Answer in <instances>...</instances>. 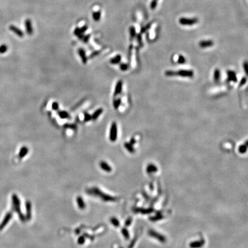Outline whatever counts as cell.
<instances>
[{
	"mask_svg": "<svg viewBox=\"0 0 248 248\" xmlns=\"http://www.w3.org/2000/svg\"><path fill=\"white\" fill-rule=\"evenodd\" d=\"M12 200L13 210L16 212H17L21 221L22 222L24 221L25 217L24 216V215L22 214L21 211L20 201L19 198H18V196L16 195V194H13L12 195Z\"/></svg>",
	"mask_w": 248,
	"mask_h": 248,
	"instance_id": "obj_1",
	"label": "cell"
},
{
	"mask_svg": "<svg viewBox=\"0 0 248 248\" xmlns=\"http://www.w3.org/2000/svg\"><path fill=\"white\" fill-rule=\"evenodd\" d=\"M117 134H118V129H117V125L116 122H114L112 123L110 130V134H109V139L111 141L114 142L116 141L117 139Z\"/></svg>",
	"mask_w": 248,
	"mask_h": 248,
	"instance_id": "obj_2",
	"label": "cell"
},
{
	"mask_svg": "<svg viewBox=\"0 0 248 248\" xmlns=\"http://www.w3.org/2000/svg\"><path fill=\"white\" fill-rule=\"evenodd\" d=\"M90 193H92V194H94L95 195L99 196L101 197L102 199H103V200H104L105 201H113L115 200V199L113 198L111 196H109L108 195H106V194H103V193L100 192L99 189H98L97 188H95L94 189H92L90 190Z\"/></svg>",
	"mask_w": 248,
	"mask_h": 248,
	"instance_id": "obj_3",
	"label": "cell"
},
{
	"mask_svg": "<svg viewBox=\"0 0 248 248\" xmlns=\"http://www.w3.org/2000/svg\"><path fill=\"white\" fill-rule=\"evenodd\" d=\"M194 75V72L191 70H180L175 71V76H180L186 78H192Z\"/></svg>",
	"mask_w": 248,
	"mask_h": 248,
	"instance_id": "obj_4",
	"label": "cell"
},
{
	"mask_svg": "<svg viewBox=\"0 0 248 248\" xmlns=\"http://www.w3.org/2000/svg\"><path fill=\"white\" fill-rule=\"evenodd\" d=\"M198 22V19L197 18H188L185 17H182L179 19V23L182 25H193L196 24Z\"/></svg>",
	"mask_w": 248,
	"mask_h": 248,
	"instance_id": "obj_5",
	"label": "cell"
},
{
	"mask_svg": "<svg viewBox=\"0 0 248 248\" xmlns=\"http://www.w3.org/2000/svg\"><path fill=\"white\" fill-rule=\"evenodd\" d=\"M12 218V213L10 212H8L5 215L4 218L2 220L1 223L0 224V231L3 230V229L7 225V224L9 223V221H10Z\"/></svg>",
	"mask_w": 248,
	"mask_h": 248,
	"instance_id": "obj_6",
	"label": "cell"
},
{
	"mask_svg": "<svg viewBox=\"0 0 248 248\" xmlns=\"http://www.w3.org/2000/svg\"><path fill=\"white\" fill-rule=\"evenodd\" d=\"M228 74V79L229 82H237L238 81L237 75L235 72L232 71V70H228L227 72Z\"/></svg>",
	"mask_w": 248,
	"mask_h": 248,
	"instance_id": "obj_7",
	"label": "cell"
},
{
	"mask_svg": "<svg viewBox=\"0 0 248 248\" xmlns=\"http://www.w3.org/2000/svg\"><path fill=\"white\" fill-rule=\"evenodd\" d=\"M9 28L11 31H12L13 33H15L16 35H17L18 37H22L23 36H24V33L22 32L21 30L18 28H17V27L15 26V25H11L9 27Z\"/></svg>",
	"mask_w": 248,
	"mask_h": 248,
	"instance_id": "obj_8",
	"label": "cell"
},
{
	"mask_svg": "<svg viewBox=\"0 0 248 248\" xmlns=\"http://www.w3.org/2000/svg\"><path fill=\"white\" fill-rule=\"evenodd\" d=\"M214 41L211 40H202L200 41L199 43V45L200 48H208L214 45Z\"/></svg>",
	"mask_w": 248,
	"mask_h": 248,
	"instance_id": "obj_9",
	"label": "cell"
},
{
	"mask_svg": "<svg viewBox=\"0 0 248 248\" xmlns=\"http://www.w3.org/2000/svg\"><path fill=\"white\" fill-rule=\"evenodd\" d=\"M25 29H26V31L27 32V33L29 35H32L33 32V29L32 22L31 20L27 19L25 20Z\"/></svg>",
	"mask_w": 248,
	"mask_h": 248,
	"instance_id": "obj_10",
	"label": "cell"
},
{
	"mask_svg": "<svg viewBox=\"0 0 248 248\" xmlns=\"http://www.w3.org/2000/svg\"><path fill=\"white\" fill-rule=\"evenodd\" d=\"M122 85H123V82L122 81H118L117 82V83L115 87V90H114V96L118 95L121 93L122 90Z\"/></svg>",
	"mask_w": 248,
	"mask_h": 248,
	"instance_id": "obj_11",
	"label": "cell"
},
{
	"mask_svg": "<svg viewBox=\"0 0 248 248\" xmlns=\"http://www.w3.org/2000/svg\"><path fill=\"white\" fill-rule=\"evenodd\" d=\"M78 52L79 56H80V57L81 58L82 63H84V64H86V63H87V57H86V52H85V50H84L83 49H82V48H79L78 51Z\"/></svg>",
	"mask_w": 248,
	"mask_h": 248,
	"instance_id": "obj_12",
	"label": "cell"
},
{
	"mask_svg": "<svg viewBox=\"0 0 248 248\" xmlns=\"http://www.w3.org/2000/svg\"><path fill=\"white\" fill-rule=\"evenodd\" d=\"M99 166L105 172H110L112 170V168L106 162H105V161H101V162L99 163Z\"/></svg>",
	"mask_w": 248,
	"mask_h": 248,
	"instance_id": "obj_13",
	"label": "cell"
},
{
	"mask_svg": "<svg viewBox=\"0 0 248 248\" xmlns=\"http://www.w3.org/2000/svg\"><path fill=\"white\" fill-rule=\"evenodd\" d=\"M76 202L79 209L81 210H83L85 209L86 205L85 203V202H84L83 199L82 198V197H81V196H78V197H77Z\"/></svg>",
	"mask_w": 248,
	"mask_h": 248,
	"instance_id": "obj_14",
	"label": "cell"
},
{
	"mask_svg": "<svg viewBox=\"0 0 248 248\" xmlns=\"http://www.w3.org/2000/svg\"><path fill=\"white\" fill-rule=\"evenodd\" d=\"M31 203L29 201H28L26 203V211H27V218L28 219H30L31 218Z\"/></svg>",
	"mask_w": 248,
	"mask_h": 248,
	"instance_id": "obj_15",
	"label": "cell"
},
{
	"mask_svg": "<svg viewBox=\"0 0 248 248\" xmlns=\"http://www.w3.org/2000/svg\"><path fill=\"white\" fill-rule=\"evenodd\" d=\"M28 153V148L27 146H24L21 148L18 156H19V157L20 159H22L23 157H24L27 155V154Z\"/></svg>",
	"mask_w": 248,
	"mask_h": 248,
	"instance_id": "obj_16",
	"label": "cell"
},
{
	"mask_svg": "<svg viewBox=\"0 0 248 248\" xmlns=\"http://www.w3.org/2000/svg\"><path fill=\"white\" fill-rule=\"evenodd\" d=\"M121 56L120 55H116V57H114V58H111L110 60V63L112 64H117L121 62Z\"/></svg>",
	"mask_w": 248,
	"mask_h": 248,
	"instance_id": "obj_17",
	"label": "cell"
},
{
	"mask_svg": "<svg viewBox=\"0 0 248 248\" xmlns=\"http://www.w3.org/2000/svg\"><path fill=\"white\" fill-rule=\"evenodd\" d=\"M103 112V109L99 108L97 109V110H95L94 111V113L93 114V115L92 116V118L93 120H95L99 117V116Z\"/></svg>",
	"mask_w": 248,
	"mask_h": 248,
	"instance_id": "obj_18",
	"label": "cell"
},
{
	"mask_svg": "<svg viewBox=\"0 0 248 248\" xmlns=\"http://www.w3.org/2000/svg\"><path fill=\"white\" fill-rule=\"evenodd\" d=\"M220 77H221V72H220V70L218 69H216L214 70V81L218 82L220 79Z\"/></svg>",
	"mask_w": 248,
	"mask_h": 248,
	"instance_id": "obj_19",
	"label": "cell"
},
{
	"mask_svg": "<svg viewBox=\"0 0 248 248\" xmlns=\"http://www.w3.org/2000/svg\"><path fill=\"white\" fill-rule=\"evenodd\" d=\"M129 32L130 40H132L133 39H134L136 36V31L135 27L134 26H130L129 28Z\"/></svg>",
	"mask_w": 248,
	"mask_h": 248,
	"instance_id": "obj_20",
	"label": "cell"
},
{
	"mask_svg": "<svg viewBox=\"0 0 248 248\" xmlns=\"http://www.w3.org/2000/svg\"><path fill=\"white\" fill-rule=\"evenodd\" d=\"M124 146L125 148L127 149V150L130 153H134V149L133 148L132 146V144H131L129 142H125L124 144Z\"/></svg>",
	"mask_w": 248,
	"mask_h": 248,
	"instance_id": "obj_21",
	"label": "cell"
},
{
	"mask_svg": "<svg viewBox=\"0 0 248 248\" xmlns=\"http://www.w3.org/2000/svg\"><path fill=\"white\" fill-rule=\"evenodd\" d=\"M100 17H101V13H100V11H97L95 12H93V20L95 21H98L100 19Z\"/></svg>",
	"mask_w": 248,
	"mask_h": 248,
	"instance_id": "obj_22",
	"label": "cell"
},
{
	"mask_svg": "<svg viewBox=\"0 0 248 248\" xmlns=\"http://www.w3.org/2000/svg\"><path fill=\"white\" fill-rule=\"evenodd\" d=\"M58 115L60 117V118L62 119H65L69 118V114L67 113V111H60L58 112Z\"/></svg>",
	"mask_w": 248,
	"mask_h": 248,
	"instance_id": "obj_23",
	"label": "cell"
},
{
	"mask_svg": "<svg viewBox=\"0 0 248 248\" xmlns=\"http://www.w3.org/2000/svg\"><path fill=\"white\" fill-rule=\"evenodd\" d=\"M152 25V22H149L148 24H146L145 26L142 27L141 29V31H140L141 33H145L147 31H148V30L150 29V28L151 27Z\"/></svg>",
	"mask_w": 248,
	"mask_h": 248,
	"instance_id": "obj_24",
	"label": "cell"
},
{
	"mask_svg": "<svg viewBox=\"0 0 248 248\" xmlns=\"http://www.w3.org/2000/svg\"><path fill=\"white\" fill-rule=\"evenodd\" d=\"M121 104V98H118V99H116L115 100H114L113 101V106L114 109H117L119 107H120V105Z\"/></svg>",
	"mask_w": 248,
	"mask_h": 248,
	"instance_id": "obj_25",
	"label": "cell"
},
{
	"mask_svg": "<svg viewBox=\"0 0 248 248\" xmlns=\"http://www.w3.org/2000/svg\"><path fill=\"white\" fill-rule=\"evenodd\" d=\"M186 58L182 55H180L178 57V59H177V63L180 64H184V63H186Z\"/></svg>",
	"mask_w": 248,
	"mask_h": 248,
	"instance_id": "obj_26",
	"label": "cell"
},
{
	"mask_svg": "<svg viewBox=\"0 0 248 248\" xmlns=\"http://www.w3.org/2000/svg\"><path fill=\"white\" fill-rule=\"evenodd\" d=\"M203 245V243L202 244V242H195L192 243V244L190 245V246L193 248H197V247L198 248V247H200Z\"/></svg>",
	"mask_w": 248,
	"mask_h": 248,
	"instance_id": "obj_27",
	"label": "cell"
},
{
	"mask_svg": "<svg viewBox=\"0 0 248 248\" xmlns=\"http://www.w3.org/2000/svg\"><path fill=\"white\" fill-rule=\"evenodd\" d=\"M241 153H245L247 151V145H241L238 149Z\"/></svg>",
	"mask_w": 248,
	"mask_h": 248,
	"instance_id": "obj_28",
	"label": "cell"
},
{
	"mask_svg": "<svg viewBox=\"0 0 248 248\" xmlns=\"http://www.w3.org/2000/svg\"><path fill=\"white\" fill-rule=\"evenodd\" d=\"M120 67L121 71H127L129 66V65L128 64H126V63H121L120 65Z\"/></svg>",
	"mask_w": 248,
	"mask_h": 248,
	"instance_id": "obj_29",
	"label": "cell"
},
{
	"mask_svg": "<svg viewBox=\"0 0 248 248\" xmlns=\"http://www.w3.org/2000/svg\"><path fill=\"white\" fill-rule=\"evenodd\" d=\"M8 51V46L6 44H2L0 46V53H4Z\"/></svg>",
	"mask_w": 248,
	"mask_h": 248,
	"instance_id": "obj_30",
	"label": "cell"
},
{
	"mask_svg": "<svg viewBox=\"0 0 248 248\" xmlns=\"http://www.w3.org/2000/svg\"><path fill=\"white\" fill-rule=\"evenodd\" d=\"M137 43L139 44V45L140 47H142L143 46V43H142V36L141 34H138L137 35Z\"/></svg>",
	"mask_w": 248,
	"mask_h": 248,
	"instance_id": "obj_31",
	"label": "cell"
},
{
	"mask_svg": "<svg viewBox=\"0 0 248 248\" xmlns=\"http://www.w3.org/2000/svg\"><path fill=\"white\" fill-rule=\"evenodd\" d=\"M110 221H111V223L116 227L118 226L119 224H120V222H119L118 220L116 218H112L110 220Z\"/></svg>",
	"mask_w": 248,
	"mask_h": 248,
	"instance_id": "obj_32",
	"label": "cell"
},
{
	"mask_svg": "<svg viewBox=\"0 0 248 248\" xmlns=\"http://www.w3.org/2000/svg\"><path fill=\"white\" fill-rule=\"evenodd\" d=\"M165 75L167 76H175V71L173 70H167L165 72Z\"/></svg>",
	"mask_w": 248,
	"mask_h": 248,
	"instance_id": "obj_33",
	"label": "cell"
},
{
	"mask_svg": "<svg viewBox=\"0 0 248 248\" xmlns=\"http://www.w3.org/2000/svg\"><path fill=\"white\" fill-rule=\"evenodd\" d=\"M157 6V0H153L151 2V5H150V8L152 10H154Z\"/></svg>",
	"mask_w": 248,
	"mask_h": 248,
	"instance_id": "obj_34",
	"label": "cell"
},
{
	"mask_svg": "<svg viewBox=\"0 0 248 248\" xmlns=\"http://www.w3.org/2000/svg\"><path fill=\"white\" fill-rule=\"evenodd\" d=\"M92 120V116H91L90 114H88V113H85V122H88V121H89Z\"/></svg>",
	"mask_w": 248,
	"mask_h": 248,
	"instance_id": "obj_35",
	"label": "cell"
},
{
	"mask_svg": "<svg viewBox=\"0 0 248 248\" xmlns=\"http://www.w3.org/2000/svg\"><path fill=\"white\" fill-rule=\"evenodd\" d=\"M246 82H247V78H246V77H243V78L241 79V80L240 83V87H241V86H244L245 85V84L246 83Z\"/></svg>",
	"mask_w": 248,
	"mask_h": 248,
	"instance_id": "obj_36",
	"label": "cell"
},
{
	"mask_svg": "<svg viewBox=\"0 0 248 248\" xmlns=\"http://www.w3.org/2000/svg\"><path fill=\"white\" fill-rule=\"evenodd\" d=\"M52 108L54 110H57L59 109V104L57 102H53L52 104Z\"/></svg>",
	"mask_w": 248,
	"mask_h": 248,
	"instance_id": "obj_37",
	"label": "cell"
},
{
	"mask_svg": "<svg viewBox=\"0 0 248 248\" xmlns=\"http://www.w3.org/2000/svg\"><path fill=\"white\" fill-rule=\"evenodd\" d=\"M243 67H244V71L245 72V74H246V75H247V70H248V64H247V63L246 61H245L244 63V64H243Z\"/></svg>",
	"mask_w": 248,
	"mask_h": 248,
	"instance_id": "obj_38",
	"label": "cell"
},
{
	"mask_svg": "<svg viewBox=\"0 0 248 248\" xmlns=\"http://www.w3.org/2000/svg\"><path fill=\"white\" fill-rule=\"evenodd\" d=\"M122 234H123V235L124 237H125L126 238H129V233H128V231L126 230V229H122Z\"/></svg>",
	"mask_w": 248,
	"mask_h": 248,
	"instance_id": "obj_39",
	"label": "cell"
},
{
	"mask_svg": "<svg viewBox=\"0 0 248 248\" xmlns=\"http://www.w3.org/2000/svg\"><path fill=\"white\" fill-rule=\"evenodd\" d=\"M65 127L67 128H70L71 129H76V126L74 125V124H67V125H65Z\"/></svg>",
	"mask_w": 248,
	"mask_h": 248,
	"instance_id": "obj_40",
	"label": "cell"
},
{
	"mask_svg": "<svg viewBox=\"0 0 248 248\" xmlns=\"http://www.w3.org/2000/svg\"><path fill=\"white\" fill-rule=\"evenodd\" d=\"M85 239L83 237H79V238L78 240V242L79 243V244H81V245L83 244V243L85 242Z\"/></svg>",
	"mask_w": 248,
	"mask_h": 248,
	"instance_id": "obj_41",
	"label": "cell"
},
{
	"mask_svg": "<svg viewBox=\"0 0 248 248\" xmlns=\"http://www.w3.org/2000/svg\"><path fill=\"white\" fill-rule=\"evenodd\" d=\"M90 39V35H87V36H86L83 37V41L85 42V43H87L88 41V39Z\"/></svg>",
	"mask_w": 248,
	"mask_h": 248,
	"instance_id": "obj_42",
	"label": "cell"
},
{
	"mask_svg": "<svg viewBox=\"0 0 248 248\" xmlns=\"http://www.w3.org/2000/svg\"><path fill=\"white\" fill-rule=\"evenodd\" d=\"M98 53H99V52H98V51H95V52H93L92 54V56H91V57H92L93 58L94 57H95V56H96L98 54Z\"/></svg>",
	"mask_w": 248,
	"mask_h": 248,
	"instance_id": "obj_43",
	"label": "cell"
},
{
	"mask_svg": "<svg viewBox=\"0 0 248 248\" xmlns=\"http://www.w3.org/2000/svg\"><path fill=\"white\" fill-rule=\"evenodd\" d=\"M135 142H136L135 139H134V138H132V139L130 140V144H135Z\"/></svg>",
	"mask_w": 248,
	"mask_h": 248,
	"instance_id": "obj_44",
	"label": "cell"
}]
</instances>
